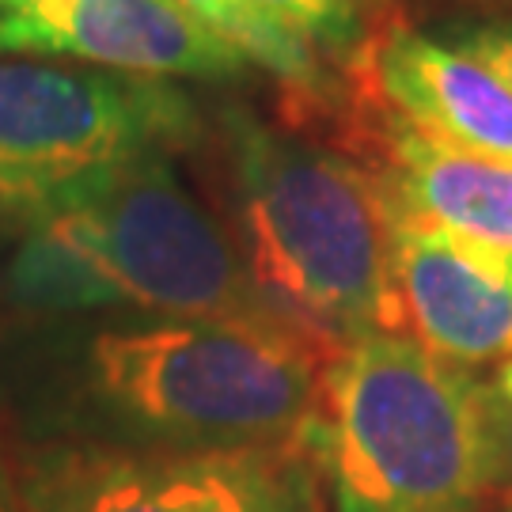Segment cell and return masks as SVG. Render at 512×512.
Here are the masks:
<instances>
[{
  "label": "cell",
  "instance_id": "obj_8",
  "mask_svg": "<svg viewBox=\"0 0 512 512\" xmlns=\"http://www.w3.org/2000/svg\"><path fill=\"white\" fill-rule=\"evenodd\" d=\"M0 57H69L152 80L247 76V57L175 0H19L0 8Z\"/></svg>",
  "mask_w": 512,
  "mask_h": 512
},
{
  "label": "cell",
  "instance_id": "obj_6",
  "mask_svg": "<svg viewBox=\"0 0 512 512\" xmlns=\"http://www.w3.org/2000/svg\"><path fill=\"white\" fill-rule=\"evenodd\" d=\"M16 471L27 512H327L293 440L209 452L73 440L27 452Z\"/></svg>",
  "mask_w": 512,
  "mask_h": 512
},
{
  "label": "cell",
  "instance_id": "obj_2",
  "mask_svg": "<svg viewBox=\"0 0 512 512\" xmlns=\"http://www.w3.org/2000/svg\"><path fill=\"white\" fill-rule=\"evenodd\" d=\"M239 258L266 304L319 346L406 334L387 255V205L365 164L220 107Z\"/></svg>",
  "mask_w": 512,
  "mask_h": 512
},
{
  "label": "cell",
  "instance_id": "obj_9",
  "mask_svg": "<svg viewBox=\"0 0 512 512\" xmlns=\"http://www.w3.org/2000/svg\"><path fill=\"white\" fill-rule=\"evenodd\" d=\"M357 92L410 129L478 160L512 164V88L452 42L391 23L349 61Z\"/></svg>",
  "mask_w": 512,
  "mask_h": 512
},
{
  "label": "cell",
  "instance_id": "obj_11",
  "mask_svg": "<svg viewBox=\"0 0 512 512\" xmlns=\"http://www.w3.org/2000/svg\"><path fill=\"white\" fill-rule=\"evenodd\" d=\"M205 27H213L224 42H232L247 61L285 84L293 99L304 107H330L338 103L330 92V76L323 69V54L304 35H296L289 23L262 12L255 0H175Z\"/></svg>",
  "mask_w": 512,
  "mask_h": 512
},
{
  "label": "cell",
  "instance_id": "obj_17",
  "mask_svg": "<svg viewBox=\"0 0 512 512\" xmlns=\"http://www.w3.org/2000/svg\"><path fill=\"white\" fill-rule=\"evenodd\" d=\"M501 512H512V505H509V509H501Z\"/></svg>",
  "mask_w": 512,
  "mask_h": 512
},
{
  "label": "cell",
  "instance_id": "obj_13",
  "mask_svg": "<svg viewBox=\"0 0 512 512\" xmlns=\"http://www.w3.org/2000/svg\"><path fill=\"white\" fill-rule=\"evenodd\" d=\"M448 42L463 54L490 65L512 88V19H482V23H456L448 27Z\"/></svg>",
  "mask_w": 512,
  "mask_h": 512
},
{
  "label": "cell",
  "instance_id": "obj_10",
  "mask_svg": "<svg viewBox=\"0 0 512 512\" xmlns=\"http://www.w3.org/2000/svg\"><path fill=\"white\" fill-rule=\"evenodd\" d=\"M353 103V133L387 202L512 247V164L444 148L365 92H353Z\"/></svg>",
  "mask_w": 512,
  "mask_h": 512
},
{
  "label": "cell",
  "instance_id": "obj_14",
  "mask_svg": "<svg viewBox=\"0 0 512 512\" xmlns=\"http://www.w3.org/2000/svg\"><path fill=\"white\" fill-rule=\"evenodd\" d=\"M490 399H494L501 490H509V494H512V361H509V365H497V376L490 380Z\"/></svg>",
  "mask_w": 512,
  "mask_h": 512
},
{
  "label": "cell",
  "instance_id": "obj_3",
  "mask_svg": "<svg viewBox=\"0 0 512 512\" xmlns=\"http://www.w3.org/2000/svg\"><path fill=\"white\" fill-rule=\"evenodd\" d=\"M327 346L293 327L156 319L103 327L76 361V410L103 444L266 448L304 425Z\"/></svg>",
  "mask_w": 512,
  "mask_h": 512
},
{
  "label": "cell",
  "instance_id": "obj_4",
  "mask_svg": "<svg viewBox=\"0 0 512 512\" xmlns=\"http://www.w3.org/2000/svg\"><path fill=\"white\" fill-rule=\"evenodd\" d=\"M31 228H46L84 258L114 308L289 327L258 293L236 239L186 190L171 152H145L80 179Z\"/></svg>",
  "mask_w": 512,
  "mask_h": 512
},
{
  "label": "cell",
  "instance_id": "obj_1",
  "mask_svg": "<svg viewBox=\"0 0 512 512\" xmlns=\"http://www.w3.org/2000/svg\"><path fill=\"white\" fill-rule=\"evenodd\" d=\"M293 444L327 512H482L501 490L490 380L410 334L330 346Z\"/></svg>",
  "mask_w": 512,
  "mask_h": 512
},
{
  "label": "cell",
  "instance_id": "obj_16",
  "mask_svg": "<svg viewBox=\"0 0 512 512\" xmlns=\"http://www.w3.org/2000/svg\"><path fill=\"white\" fill-rule=\"evenodd\" d=\"M19 0H0V8H16Z\"/></svg>",
  "mask_w": 512,
  "mask_h": 512
},
{
  "label": "cell",
  "instance_id": "obj_5",
  "mask_svg": "<svg viewBox=\"0 0 512 512\" xmlns=\"http://www.w3.org/2000/svg\"><path fill=\"white\" fill-rule=\"evenodd\" d=\"M198 137V107L171 80L0 57V224L27 232L80 179Z\"/></svg>",
  "mask_w": 512,
  "mask_h": 512
},
{
  "label": "cell",
  "instance_id": "obj_12",
  "mask_svg": "<svg viewBox=\"0 0 512 512\" xmlns=\"http://www.w3.org/2000/svg\"><path fill=\"white\" fill-rule=\"evenodd\" d=\"M262 12L289 23L330 61H353L365 46L361 0H255Z\"/></svg>",
  "mask_w": 512,
  "mask_h": 512
},
{
  "label": "cell",
  "instance_id": "obj_15",
  "mask_svg": "<svg viewBox=\"0 0 512 512\" xmlns=\"http://www.w3.org/2000/svg\"><path fill=\"white\" fill-rule=\"evenodd\" d=\"M0 512H27L16 463L4 456V452H0Z\"/></svg>",
  "mask_w": 512,
  "mask_h": 512
},
{
  "label": "cell",
  "instance_id": "obj_7",
  "mask_svg": "<svg viewBox=\"0 0 512 512\" xmlns=\"http://www.w3.org/2000/svg\"><path fill=\"white\" fill-rule=\"evenodd\" d=\"M384 194V190H380ZM387 205L403 330L463 368L512 361V247Z\"/></svg>",
  "mask_w": 512,
  "mask_h": 512
}]
</instances>
